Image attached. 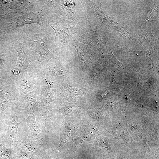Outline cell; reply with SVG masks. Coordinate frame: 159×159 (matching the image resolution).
Returning <instances> with one entry per match:
<instances>
[{"label": "cell", "mask_w": 159, "mask_h": 159, "mask_svg": "<svg viewBox=\"0 0 159 159\" xmlns=\"http://www.w3.org/2000/svg\"><path fill=\"white\" fill-rule=\"evenodd\" d=\"M64 88L66 91L69 93L76 96H80L82 95V92L80 90L71 87L68 85H65Z\"/></svg>", "instance_id": "cell-12"}, {"label": "cell", "mask_w": 159, "mask_h": 159, "mask_svg": "<svg viewBox=\"0 0 159 159\" xmlns=\"http://www.w3.org/2000/svg\"><path fill=\"white\" fill-rule=\"evenodd\" d=\"M6 60L4 55L0 53V68L4 67Z\"/></svg>", "instance_id": "cell-13"}, {"label": "cell", "mask_w": 159, "mask_h": 159, "mask_svg": "<svg viewBox=\"0 0 159 159\" xmlns=\"http://www.w3.org/2000/svg\"><path fill=\"white\" fill-rule=\"evenodd\" d=\"M65 126V130L64 136L60 144L54 150V151H59L63 149L68 145L71 140L74 138L76 132L75 129L70 126L69 125H67L63 123Z\"/></svg>", "instance_id": "cell-8"}, {"label": "cell", "mask_w": 159, "mask_h": 159, "mask_svg": "<svg viewBox=\"0 0 159 159\" xmlns=\"http://www.w3.org/2000/svg\"><path fill=\"white\" fill-rule=\"evenodd\" d=\"M12 77L19 95H24L36 89L40 82L38 72L21 73Z\"/></svg>", "instance_id": "cell-4"}, {"label": "cell", "mask_w": 159, "mask_h": 159, "mask_svg": "<svg viewBox=\"0 0 159 159\" xmlns=\"http://www.w3.org/2000/svg\"><path fill=\"white\" fill-rule=\"evenodd\" d=\"M39 74L40 82L35 90L37 92L40 107L43 111L46 112L50 103L53 100L55 89L50 79Z\"/></svg>", "instance_id": "cell-5"}, {"label": "cell", "mask_w": 159, "mask_h": 159, "mask_svg": "<svg viewBox=\"0 0 159 159\" xmlns=\"http://www.w3.org/2000/svg\"><path fill=\"white\" fill-rule=\"evenodd\" d=\"M64 159H74L73 158L70 157H67V156H65L64 157ZM86 159H88L87 158Z\"/></svg>", "instance_id": "cell-14"}, {"label": "cell", "mask_w": 159, "mask_h": 159, "mask_svg": "<svg viewBox=\"0 0 159 159\" xmlns=\"http://www.w3.org/2000/svg\"><path fill=\"white\" fill-rule=\"evenodd\" d=\"M27 122V124L30 129L32 134L35 136L39 135L41 130L36 123L34 116L32 115L29 116Z\"/></svg>", "instance_id": "cell-9"}, {"label": "cell", "mask_w": 159, "mask_h": 159, "mask_svg": "<svg viewBox=\"0 0 159 159\" xmlns=\"http://www.w3.org/2000/svg\"><path fill=\"white\" fill-rule=\"evenodd\" d=\"M6 85H0V99L4 100H18L19 94L14 84L12 77Z\"/></svg>", "instance_id": "cell-7"}, {"label": "cell", "mask_w": 159, "mask_h": 159, "mask_svg": "<svg viewBox=\"0 0 159 159\" xmlns=\"http://www.w3.org/2000/svg\"><path fill=\"white\" fill-rule=\"evenodd\" d=\"M13 48L18 54V58L12 75L10 77L19 75L21 73L38 72L37 67L30 60L25 51L23 40L22 41L18 40L15 42Z\"/></svg>", "instance_id": "cell-3"}, {"label": "cell", "mask_w": 159, "mask_h": 159, "mask_svg": "<svg viewBox=\"0 0 159 159\" xmlns=\"http://www.w3.org/2000/svg\"><path fill=\"white\" fill-rule=\"evenodd\" d=\"M50 34L47 32L35 33L28 31L23 39L25 51L38 70L43 67L44 63L50 62L53 58V54L48 47L47 36Z\"/></svg>", "instance_id": "cell-1"}, {"label": "cell", "mask_w": 159, "mask_h": 159, "mask_svg": "<svg viewBox=\"0 0 159 159\" xmlns=\"http://www.w3.org/2000/svg\"><path fill=\"white\" fill-rule=\"evenodd\" d=\"M16 100H4L0 99V112L1 115L7 107L11 106L17 102Z\"/></svg>", "instance_id": "cell-11"}, {"label": "cell", "mask_w": 159, "mask_h": 159, "mask_svg": "<svg viewBox=\"0 0 159 159\" xmlns=\"http://www.w3.org/2000/svg\"><path fill=\"white\" fill-rule=\"evenodd\" d=\"M19 105L26 110L34 113H37L40 107L36 90L23 95H19L18 101Z\"/></svg>", "instance_id": "cell-6"}, {"label": "cell", "mask_w": 159, "mask_h": 159, "mask_svg": "<svg viewBox=\"0 0 159 159\" xmlns=\"http://www.w3.org/2000/svg\"><path fill=\"white\" fill-rule=\"evenodd\" d=\"M16 113L13 112L10 118L9 124V131L11 134H17V130L19 126L23 121L17 122L15 119Z\"/></svg>", "instance_id": "cell-10"}, {"label": "cell", "mask_w": 159, "mask_h": 159, "mask_svg": "<svg viewBox=\"0 0 159 159\" xmlns=\"http://www.w3.org/2000/svg\"><path fill=\"white\" fill-rule=\"evenodd\" d=\"M37 10V7L21 15L13 16L11 19V22L6 24L3 32L13 30L23 25L34 23L38 24L42 28H44L46 25L45 20L42 13Z\"/></svg>", "instance_id": "cell-2"}]
</instances>
